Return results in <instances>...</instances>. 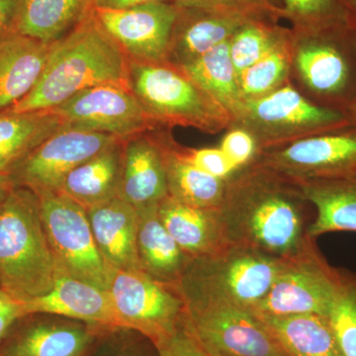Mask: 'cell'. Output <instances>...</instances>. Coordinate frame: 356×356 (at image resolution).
<instances>
[{"instance_id": "obj_31", "label": "cell", "mask_w": 356, "mask_h": 356, "mask_svg": "<svg viewBox=\"0 0 356 356\" xmlns=\"http://www.w3.org/2000/svg\"><path fill=\"white\" fill-rule=\"evenodd\" d=\"M287 41L280 30L250 18L229 40V51L236 74L259 62L267 54Z\"/></svg>"}, {"instance_id": "obj_44", "label": "cell", "mask_w": 356, "mask_h": 356, "mask_svg": "<svg viewBox=\"0 0 356 356\" xmlns=\"http://www.w3.org/2000/svg\"><path fill=\"white\" fill-rule=\"evenodd\" d=\"M21 317H23L22 314L16 312V313L9 314V315L0 318V343L8 334L9 330L11 329L14 323Z\"/></svg>"}, {"instance_id": "obj_25", "label": "cell", "mask_w": 356, "mask_h": 356, "mask_svg": "<svg viewBox=\"0 0 356 356\" xmlns=\"http://www.w3.org/2000/svg\"><path fill=\"white\" fill-rule=\"evenodd\" d=\"M158 207L139 211L137 247L140 270L159 282L177 287L191 259L163 226Z\"/></svg>"}, {"instance_id": "obj_8", "label": "cell", "mask_w": 356, "mask_h": 356, "mask_svg": "<svg viewBox=\"0 0 356 356\" xmlns=\"http://www.w3.org/2000/svg\"><path fill=\"white\" fill-rule=\"evenodd\" d=\"M184 324L210 356H287L254 312L209 298H184Z\"/></svg>"}, {"instance_id": "obj_7", "label": "cell", "mask_w": 356, "mask_h": 356, "mask_svg": "<svg viewBox=\"0 0 356 356\" xmlns=\"http://www.w3.org/2000/svg\"><path fill=\"white\" fill-rule=\"evenodd\" d=\"M303 30L295 63L304 83L330 107L356 106V30L350 24Z\"/></svg>"}, {"instance_id": "obj_22", "label": "cell", "mask_w": 356, "mask_h": 356, "mask_svg": "<svg viewBox=\"0 0 356 356\" xmlns=\"http://www.w3.org/2000/svg\"><path fill=\"white\" fill-rule=\"evenodd\" d=\"M51 44L15 34L0 41V111L26 97L42 76Z\"/></svg>"}, {"instance_id": "obj_3", "label": "cell", "mask_w": 356, "mask_h": 356, "mask_svg": "<svg viewBox=\"0 0 356 356\" xmlns=\"http://www.w3.org/2000/svg\"><path fill=\"white\" fill-rule=\"evenodd\" d=\"M58 276L38 195L15 186L0 206V288L25 302L50 292Z\"/></svg>"}, {"instance_id": "obj_39", "label": "cell", "mask_w": 356, "mask_h": 356, "mask_svg": "<svg viewBox=\"0 0 356 356\" xmlns=\"http://www.w3.org/2000/svg\"><path fill=\"white\" fill-rule=\"evenodd\" d=\"M153 2H172V0H90L91 8L123 10Z\"/></svg>"}, {"instance_id": "obj_20", "label": "cell", "mask_w": 356, "mask_h": 356, "mask_svg": "<svg viewBox=\"0 0 356 356\" xmlns=\"http://www.w3.org/2000/svg\"><path fill=\"white\" fill-rule=\"evenodd\" d=\"M86 211L105 262L113 269L140 270L137 247L139 211L120 197Z\"/></svg>"}, {"instance_id": "obj_45", "label": "cell", "mask_w": 356, "mask_h": 356, "mask_svg": "<svg viewBox=\"0 0 356 356\" xmlns=\"http://www.w3.org/2000/svg\"><path fill=\"white\" fill-rule=\"evenodd\" d=\"M15 187L9 175H0V206L4 202L8 194Z\"/></svg>"}, {"instance_id": "obj_2", "label": "cell", "mask_w": 356, "mask_h": 356, "mask_svg": "<svg viewBox=\"0 0 356 356\" xmlns=\"http://www.w3.org/2000/svg\"><path fill=\"white\" fill-rule=\"evenodd\" d=\"M130 60L95 19L92 9L63 38L51 44L38 83L26 97L7 110H51L95 86L130 88Z\"/></svg>"}, {"instance_id": "obj_47", "label": "cell", "mask_w": 356, "mask_h": 356, "mask_svg": "<svg viewBox=\"0 0 356 356\" xmlns=\"http://www.w3.org/2000/svg\"><path fill=\"white\" fill-rule=\"evenodd\" d=\"M350 118L353 120V123L356 125V106L355 108L353 110V112L350 113Z\"/></svg>"}, {"instance_id": "obj_32", "label": "cell", "mask_w": 356, "mask_h": 356, "mask_svg": "<svg viewBox=\"0 0 356 356\" xmlns=\"http://www.w3.org/2000/svg\"><path fill=\"white\" fill-rule=\"evenodd\" d=\"M290 69L287 41L238 74L243 102L257 99L283 86Z\"/></svg>"}, {"instance_id": "obj_35", "label": "cell", "mask_w": 356, "mask_h": 356, "mask_svg": "<svg viewBox=\"0 0 356 356\" xmlns=\"http://www.w3.org/2000/svg\"><path fill=\"white\" fill-rule=\"evenodd\" d=\"M180 154L189 163L213 177L228 180L238 170L220 147L182 149Z\"/></svg>"}, {"instance_id": "obj_33", "label": "cell", "mask_w": 356, "mask_h": 356, "mask_svg": "<svg viewBox=\"0 0 356 356\" xmlns=\"http://www.w3.org/2000/svg\"><path fill=\"white\" fill-rule=\"evenodd\" d=\"M329 318L343 355L356 356V273L341 269Z\"/></svg>"}, {"instance_id": "obj_43", "label": "cell", "mask_w": 356, "mask_h": 356, "mask_svg": "<svg viewBox=\"0 0 356 356\" xmlns=\"http://www.w3.org/2000/svg\"><path fill=\"white\" fill-rule=\"evenodd\" d=\"M104 355L99 356H145L133 343H124L115 346L113 350H108ZM84 356V355H83Z\"/></svg>"}, {"instance_id": "obj_21", "label": "cell", "mask_w": 356, "mask_h": 356, "mask_svg": "<svg viewBox=\"0 0 356 356\" xmlns=\"http://www.w3.org/2000/svg\"><path fill=\"white\" fill-rule=\"evenodd\" d=\"M159 219L191 259L209 257L226 247L219 208L194 207L166 196L158 207Z\"/></svg>"}, {"instance_id": "obj_5", "label": "cell", "mask_w": 356, "mask_h": 356, "mask_svg": "<svg viewBox=\"0 0 356 356\" xmlns=\"http://www.w3.org/2000/svg\"><path fill=\"white\" fill-rule=\"evenodd\" d=\"M130 88L159 125H179L215 133L233 120L177 67L130 60Z\"/></svg>"}, {"instance_id": "obj_14", "label": "cell", "mask_w": 356, "mask_h": 356, "mask_svg": "<svg viewBox=\"0 0 356 356\" xmlns=\"http://www.w3.org/2000/svg\"><path fill=\"white\" fill-rule=\"evenodd\" d=\"M121 140L107 134L65 127L48 138L9 177L37 195L60 192L76 166Z\"/></svg>"}, {"instance_id": "obj_12", "label": "cell", "mask_w": 356, "mask_h": 356, "mask_svg": "<svg viewBox=\"0 0 356 356\" xmlns=\"http://www.w3.org/2000/svg\"><path fill=\"white\" fill-rule=\"evenodd\" d=\"M341 269L325 261L318 248L288 261L266 297L252 309L270 316H329L339 288Z\"/></svg>"}, {"instance_id": "obj_4", "label": "cell", "mask_w": 356, "mask_h": 356, "mask_svg": "<svg viewBox=\"0 0 356 356\" xmlns=\"http://www.w3.org/2000/svg\"><path fill=\"white\" fill-rule=\"evenodd\" d=\"M287 261L254 248L227 245L191 259L178 289L184 298H209L252 311L266 296Z\"/></svg>"}, {"instance_id": "obj_23", "label": "cell", "mask_w": 356, "mask_h": 356, "mask_svg": "<svg viewBox=\"0 0 356 356\" xmlns=\"http://www.w3.org/2000/svg\"><path fill=\"white\" fill-rule=\"evenodd\" d=\"M65 127L53 110L0 111V175H10L42 143Z\"/></svg>"}, {"instance_id": "obj_40", "label": "cell", "mask_w": 356, "mask_h": 356, "mask_svg": "<svg viewBox=\"0 0 356 356\" xmlns=\"http://www.w3.org/2000/svg\"><path fill=\"white\" fill-rule=\"evenodd\" d=\"M172 2L180 9H213L224 8V7H238L235 0H172Z\"/></svg>"}, {"instance_id": "obj_30", "label": "cell", "mask_w": 356, "mask_h": 356, "mask_svg": "<svg viewBox=\"0 0 356 356\" xmlns=\"http://www.w3.org/2000/svg\"><path fill=\"white\" fill-rule=\"evenodd\" d=\"M178 70L226 110L233 120L240 113L243 102L238 89V74L229 56V41Z\"/></svg>"}, {"instance_id": "obj_19", "label": "cell", "mask_w": 356, "mask_h": 356, "mask_svg": "<svg viewBox=\"0 0 356 356\" xmlns=\"http://www.w3.org/2000/svg\"><path fill=\"white\" fill-rule=\"evenodd\" d=\"M168 195L161 138L147 132L124 140L118 197L142 211L158 207Z\"/></svg>"}, {"instance_id": "obj_28", "label": "cell", "mask_w": 356, "mask_h": 356, "mask_svg": "<svg viewBox=\"0 0 356 356\" xmlns=\"http://www.w3.org/2000/svg\"><path fill=\"white\" fill-rule=\"evenodd\" d=\"M168 195L194 207L218 209L226 195L228 180L208 175L189 163L172 140L161 138Z\"/></svg>"}, {"instance_id": "obj_24", "label": "cell", "mask_w": 356, "mask_h": 356, "mask_svg": "<svg viewBox=\"0 0 356 356\" xmlns=\"http://www.w3.org/2000/svg\"><path fill=\"white\" fill-rule=\"evenodd\" d=\"M123 142L115 143L76 166L65 177L60 192L86 210L118 197Z\"/></svg>"}, {"instance_id": "obj_27", "label": "cell", "mask_w": 356, "mask_h": 356, "mask_svg": "<svg viewBox=\"0 0 356 356\" xmlns=\"http://www.w3.org/2000/svg\"><path fill=\"white\" fill-rule=\"evenodd\" d=\"M315 209L314 240L334 232H356V177L296 181Z\"/></svg>"}, {"instance_id": "obj_11", "label": "cell", "mask_w": 356, "mask_h": 356, "mask_svg": "<svg viewBox=\"0 0 356 356\" xmlns=\"http://www.w3.org/2000/svg\"><path fill=\"white\" fill-rule=\"evenodd\" d=\"M254 161L294 181L356 177V125L261 152Z\"/></svg>"}, {"instance_id": "obj_1", "label": "cell", "mask_w": 356, "mask_h": 356, "mask_svg": "<svg viewBox=\"0 0 356 356\" xmlns=\"http://www.w3.org/2000/svg\"><path fill=\"white\" fill-rule=\"evenodd\" d=\"M219 213L227 245L287 261L318 248L309 234L315 209L298 184L255 161L229 178Z\"/></svg>"}, {"instance_id": "obj_9", "label": "cell", "mask_w": 356, "mask_h": 356, "mask_svg": "<svg viewBox=\"0 0 356 356\" xmlns=\"http://www.w3.org/2000/svg\"><path fill=\"white\" fill-rule=\"evenodd\" d=\"M38 197L44 232L60 275L108 291L113 268L96 245L88 211L62 192L40 194Z\"/></svg>"}, {"instance_id": "obj_34", "label": "cell", "mask_w": 356, "mask_h": 356, "mask_svg": "<svg viewBox=\"0 0 356 356\" xmlns=\"http://www.w3.org/2000/svg\"><path fill=\"white\" fill-rule=\"evenodd\" d=\"M280 13L296 23L300 29L350 24L343 0H284Z\"/></svg>"}, {"instance_id": "obj_17", "label": "cell", "mask_w": 356, "mask_h": 356, "mask_svg": "<svg viewBox=\"0 0 356 356\" xmlns=\"http://www.w3.org/2000/svg\"><path fill=\"white\" fill-rule=\"evenodd\" d=\"M259 14L238 7L180 9L168 53V65H191L206 53L229 41L241 26Z\"/></svg>"}, {"instance_id": "obj_37", "label": "cell", "mask_w": 356, "mask_h": 356, "mask_svg": "<svg viewBox=\"0 0 356 356\" xmlns=\"http://www.w3.org/2000/svg\"><path fill=\"white\" fill-rule=\"evenodd\" d=\"M156 356H210L194 339L184 324L153 344Z\"/></svg>"}, {"instance_id": "obj_29", "label": "cell", "mask_w": 356, "mask_h": 356, "mask_svg": "<svg viewBox=\"0 0 356 356\" xmlns=\"http://www.w3.org/2000/svg\"><path fill=\"white\" fill-rule=\"evenodd\" d=\"M90 9V0H21L17 33L53 44L74 29Z\"/></svg>"}, {"instance_id": "obj_41", "label": "cell", "mask_w": 356, "mask_h": 356, "mask_svg": "<svg viewBox=\"0 0 356 356\" xmlns=\"http://www.w3.org/2000/svg\"><path fill=\"white\" fill-rule=\"evenodd\" d=\"M236 6L245 10L257 14H261V11H275L277 9L273 6V0H235Z\"/></svg>"}, {"instance_id": "obj_26", "label": "cell", "mask_w": 356, "mask_h": 356, "mask_svg": "<svg viewBox=\"0 0 356 356\" xmlns=\"http://www.w3.org/2000/svg\"><path fill=\"white\" fill-rule=\"evenodd\" d=\"M255 315L287 356H343L329 316Z\"/></svg>"}, {"instance_id": "obj_10", "label": "cell", "mask_w": 356, "mask_h": 356, "mask_svg": "<svg viewBox=\"0 0 356 356\" xmlns=\"http://www.w3.org/2000/svg\"><path fill=\"white\" fill-rule=\"evenodd\" d=\"M108 292L126 327L153 344L184 320L185 302L178 287L159 282L142 270L113 269Z\"/></svg>"}, {"instance_id": "obj_38", "label": "cell", "mask_w": 356, "mask_h": 356, "mask_svg": "<svg viewBox=\"0 0 356 356\" xmlns=\"http://www.w3.org/2000/svg\"><path fill=\"white\" fill-rule=\"evenodd\" d=\"M21 0H0V41L17 33Z\"/></svg>"}, {"instance_id": "obj_15", "label": "cell", "mask_w": 356, "mask_h": 356, "mask_svg": "<svg viewBox=\"0 0 356 356\" xmlns=\"http://www.w3.org/2000/svg\"><path fill=\"white\" fill-rule=\"evenodd\" d=\"M91 9L102 29L129 60L168 65L180 13L172 2H153L123 10Z\"/></svg>"}, {"instance_id": "obj_16", "label": "cell", "mask_w": 356, "mask_h": 356, "mask_svg": "<svg viewBox=\"0 0 356 356\" xmlns=\"http://www.w3.org/2000/svg\"><path fill=\"white\" fill-rule=\"evenodd\" d=\"M21 306L23 316L55 315L102 331L128 330L107 290L67 275L58 276L50 292L21 302Z\"/></svg>"}, {"instance_id": "obj_6", "label": "cell", "mask_w": 356, "mask_h": 356, "mask_svg": "<svg viewBox=\"0 0 356 356\" xmlns=\"http://www.w3.org/2000/svg\"><path fill=\"white\" fill-rule=\"evenodd\" d=\"M236 127L252 134L259 153L271 147L334 132L353 125L348 114L309 102L296 89L283 86L257 99L243 102L234 119Z\"/></svg>"}, {"instance_id": "obj_13", "label": "cell", "mask_w": 356, "mask_h": 356, "mask_svg": "<svg viewBox=\"0 0 356 356\" xmlns=\"http://www.w3.org/2000/svg\"><path fill=\"white\" fill-rule=\"evenodd\" d=\"M51 110L69 128L107 134L121 140L151 132L159 125L130 88L112 84L86 89Z\"/></svg>"}, {"instance_id": "obj_42", "label": "cell", "mask_w": 356, "mask_h": 356, "mask_svg": "<svg viewBox=\"0 0 356 356\" xmlns=\"http://www.w3.org/2000/svg\"><path fill=\"white\" fill-rule=\"evenodd\" d=\"M16 312H19L23 316L21 302L14 299L8 293L0 288V318L9 315V314L16 313Z\"/></svg>"}, {"instance_id": "obj_46", "label": "cell", "mask_w": 356, "mask_h": 356, "mask_svg": "<svg viewBox=\"0 0 356 356\" xmlns=\"http://www.w3.org/2000/svg\"><path fill=\"white\" fill-rule=\"evenodd\" d=\"M350 24L356 30V0H343Z\"/></svg>"}, {"instance_id": "obj_36", "label": "cell", "mask_w": 356, "mask_h": 356, "mask_svg": "<svg viewBox=\"0 0 356 356\" xmlns=\"http://www.w3.org/2000/svg\"><path fill=\"white\" fill-rule=\"evenodd\" d=\"M220 149L238 170L254 163L259 154L252 134L241 127L234 128L224 136Z\"/></svg>"}, {"instance_id": "obj_18", "label": "cell", "mask_w": 356, "mask_h": 356, "mask_svg": "<svg viewBox=\"0 0 356 356\" xmlns=\"http://www.w3.org/2000/svg\"><path fill=\"white\" fill-rule=\"evenodd\" d=\"M102 330L86 324L21 317L0 343V356H83Z\"/></svg>"}]
</instances>
